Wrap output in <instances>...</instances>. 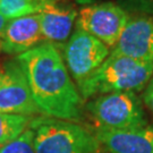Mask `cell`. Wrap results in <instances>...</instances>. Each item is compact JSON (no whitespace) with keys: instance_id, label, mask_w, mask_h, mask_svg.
Here are the masks:
<instances>
[{"instance_id":"cell-7","label":"cell","mask_w":153,"mask_h":153,"mask_svg":"<svg viewBox=\"0 0 153 153\" xmlns=\"http://www.w3.org/2000/svg\"><path fill=\"white\" fill-rule=\"evenodd\" d=\"M0 112L28 117L41 114L17 58L0 65Z\"/></svg>"},{"instance_id":"cell-17","label":"cell","mask_w":153,"mask_h":153,"mask_svg":"<svg viewBox=\"0 0 153 153\" xmlns=\"http://www.w3.org/2000/svg\"><path fill=\"white\" fill-rule=\"evenodd\" d=\"M8 19H6L4 16L0 15V52L2 51V43H4V34H5V28L7 25Z\"/></svg>"},{"instance_id":"cell-15","label":"cell","mask_w":153,"mask_h":153,"mask_svg":"<svg viewBox=\"0 0 153 153\" xmlns=\"http://www.w3.org/2000/svg\"><path fill=\"white\" fill-rule=\"evenodd\" d=\"M123 8L144 15H153V0H121Z\"/></svg>"},{"instance_id":"cell-12","label":"cell","mask_w":153,"mask_h":153,"mask_svg":"<svg viewBox=\"0 0 153 153\" xmlns=\"http://www.w3.org/2000/svg\"><path fill=\"white\" fill-rule=\"evenodd\" d=\"M31 120L28 116L0 112V146L22 135L28 128Z\"/></svg>"},{"instance_id":"cell-16","label":"cell","mask_w":153,"mask_h":153,"mask_svg":"<svg viewBox=\"0 0 153 153\" xmlns=\"http://www.w3.org/2000/svg\"><path fill=\"white\" fill-rule=\"evenodd\" d=\"M143 100H144L145 105L148 107V109L152 112V115H153V76L151 77V79L149 81L148 85L145 86Z\"/></svg>"},{"instance_id":"cell-13","label":"cell","mask_w":153,"mask_h":153,"mask_svg":"<svg viewBox=\"0 0 153 153\" xmlns=\"http://www.w3.org/2000/svg\"><path fill=\"white\" fill-rule=\"evenodd\" d=\"M38 14L35 0H0V15L6 19Z\"/></svg>"},{"instance_id":"cell-6","label":"cell","mask_w":153,"mask_h":153,"mask_svg":"<svg viewBox=\"0 0 153 153\" xmlns=\"http://www.w3.org/2000/svg\"><path fill=\"white\" fill-rule=\"evenodd\" d=\"M109 55L110 48L107 44L76 28L65 43L62 58L71 76L78 85L91 76Z\"/></svg>"},{"instance_id":"cell-2","label":"cell","mask_w":153,"mask_h":153,"mask_svg":"<svg viewBox=\"0 0 153 153\" xmlns=\"http://www.w3.org/2000/svg\"><path fill=\"white\" fill-rule=\"evenodd\" d=\"M153 76V61L111 55L91 76L78 84L83 100L114 92H141Z\"/></svg>"},{"instance_id":"cell-10","label":"cell","mask_w":153,"mask_h":153,"mask_svg":"<svg viewBox=\"0 0 153 153\" xmlns=\"http://www.w3.org/2000/svg\"><path fill=\"white\" fill-rule=\"evenodd\" d=\"M43 42L39 14L17 17L7 22L2 52L19 56Z\"/></svg>"},{"instance_id":"cell-9","label":"cell","mask_w":153,"mask_h":153,"mask_svg":"<svg viewBox=\"0 0 153 153\" xmlns=\"http://www.w3.org/2000/svg\"><path fill=\"white\" fill-rule=\"evenodd\" d=\"M111 55L125 56L140 61H153V19L129 18Z\"/></svg>"},{"instance_id":"cell-11","label":"cell","mask_w":153,"mask_h":153,"mask_svg":"<svg viewBox=\"0 0 153 153\" xmlns=\"http://www.w3.org/2000/svg\"><path fill=\"white\" fill-rule=\"evenodd\" d=\"M95 136L109 153H153V127L111 131L100 129Z\"/></svg>"},{"instance_id":"cell-8","label":"cell","mask_w":153,"mask_h":153,"mask_svg":"<svg viewBox=\"0 0 153 153\" xmlns=\"http://www.w3.org/2000/svg\"><path fill=\"white\" fill-rule=\"evenodd\" d=\"M44 42H66L76 22L77 9L71 0H35Z\"/></svg>"},{"instance_id":"cell-3","label":"cell","mask_w":153,"mask_h":153,"mask_svg":"<svg viewBox=\"0 0 153 153\" xmlns=\"http://www.w3.org/2000/svg\"><path fill=\"white\" fill-rule=\"evenodd\" d=\"M35 153H99L100 142L77 123L51 117L31 120Z\"/></svg>"},{"instance_id":"cell-18","label":"cell","mask_w":153,"mask_h":153,"mask_svg":"<svg viewBox=\"0 0 153 153\" xmlns=\"http://www.w3.org/2000/svg\"><path fill=\"white\" fill-rule=\"evenodd\" d=\"M75 1L79 5H88V4H93L94 0H75Z\"/></svg>"},{"instance_id":"cell-5","label":"cell","mask_w":153,"mask_h":153,"mask_svg":"<svg viewBox=\"0 0 153 153\" xmlns=\"http://www.w3.org/2000/svg\"><path fill=\"white\" fill-rule=\"evenodd\" d=\"M129 19L125 8L114 2L84 5L77 13L76 28L99 39L108 47H115Z\"/></svg>"},{"instance_id":"cell-1","label":"cell","mask_w":153,"mask_h":153,"mask_svg":"<svg viewBox=\"0 0 153 153\" xmlns=\"http://www.w3.org/2000/svg\"><path fill=\"white\" fill-rule=\"evenodd\" d=\"M16 58L41 114L74 123L82 119L83 98L57 45L43 42Z\"/></svg>"},{"instance_id":"cell-14","label":"cell","mask_w":153,"mask_h":153,"mask_svg":"<svg viewBox=\"0 0 153 153\" xmlns=\"http://www.w3.org/2000/svg\"><path fill=\"white\" fill-rule=\"evenodd\" d=\"M33 135V131L28 127L16 140L0 146V153H35Z\"/></svg>"},{"instance_id":"cell-4","label":"cell","mask_w":153,"mask_h":153,"mask_svg":"<svg viewBox=\"0 0 153 153\" xmlns=\"http://www.w3.org/2000/svg\"><path fill=\"white\" fill-rule=\"evenodd\" d=\"M100 129L124 131L146 126L141 100L134 92H114L99 95L86 104Z\"/></svg>"}]
</instances>
